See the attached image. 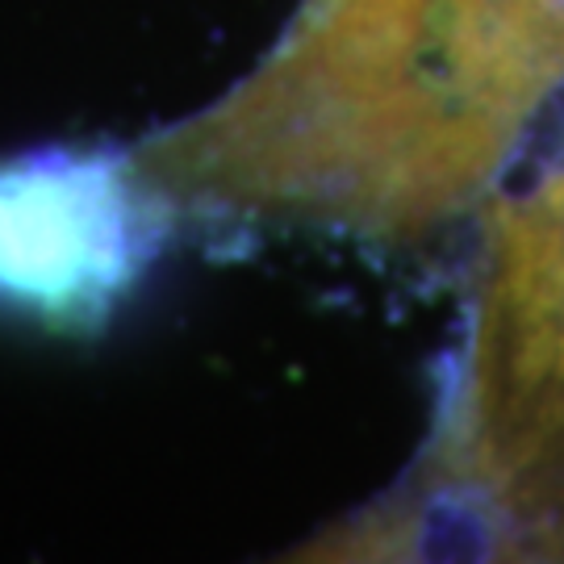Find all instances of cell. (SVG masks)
I'll return each instance as SVG.
<instances>
[{"mask_svg": "<svg viewBox=\"0 0 564 564\" xmlns=\"http://www.w3.org/2000/svg\"><path fill=\"white\" fill-rule=\"evenodd\" d=\"M460 460L506 519L564 535V163L489 226Z\"/></svg>", "mask_w": 564, "mask_h": 564, "instance_id": "obj_1", "label": "cell"}, {"mask_svg": "<svg viewBox=\"0 0 564 564\" xmlns=\"http://www.w3.org/2000/svg\"><path fill=\"white\" fill-rule=\"evenodd\" d=\"M121 197L109 181L0 176V284L39 302H80L118 272Z\"/></svg>", "mask_w": 564, "mask_h": 564, "instance_id": "obj_2", "label": "cell"}]
</instances>
